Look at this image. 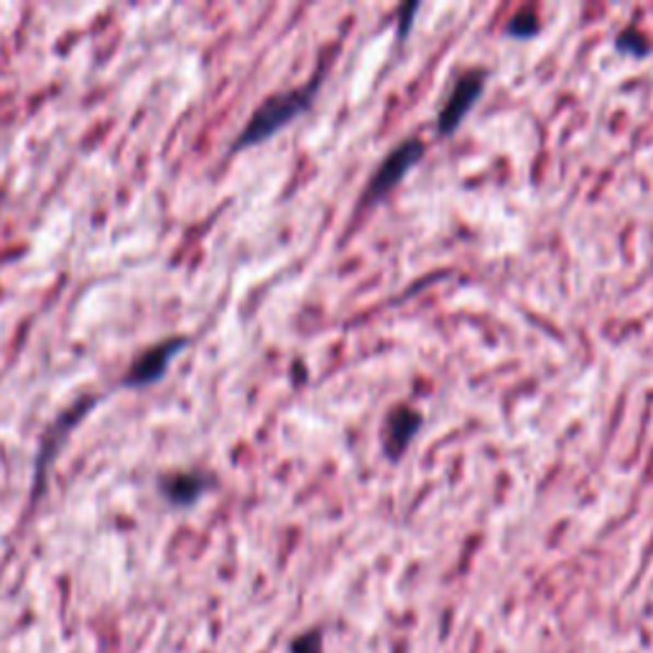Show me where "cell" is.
<instances>
[{
	"label": "cell",
	"instance_id": "cell-11",
	"mask_svg": "<svg viewBox=\"0 0 653 653\" xmlns=\"http://www.w3.org/2000/svg\"><path fill=\"white\" fill-rule=\"evenodd\" d=\"M419 11V3H406V5H401L398 8V15H401V31H398V36L401 38H406L409 36V28H411V23H413V13Z\"/></svg>",
	"mask_w": 653,
	"mask_h": 653
},
{
	"label": "cell",
	"instance_id": "cell-8",
	"mask_svg": "<svg viewBox=\"0 0 653 653\" xmlns=\"http://www.w3.org/2000/svg\"><path fill=\"white\" fill-rule=\"evenodd\" d=\"M616 46H618V51L631 54V57H639V59L646 57V54H651L649 38L643 36L635 26H628L626 31H620L618 38H616Z\"/></svg>",
	"mask_w": 653,
	"mask_h": 653
},
{
	"label": "cell",
	"instance_id": "cell-3",
	"mask_svg": "<svg viewBox=\"0 0 653 653\" xmlns=\"http://www.w3.org/2000/svg\"><path fill=\"white\" fill-rule=\"evenodd\" d=\"M427 143L419 141V138H406L404 143H398L394 151L388 153L386 159L381 161V166L375 168L371 182H368L363 205H378L388 191H394L406 174L411 172L413 166L424 159Z\"/></svg>",
	"mask_w": 653,
	"mask_h": 653
},
{
	"label": "cell",
	"instance_id": "cell-1",
	"mask_svg": "<svg viewBox=\"0 0 653 653\" xmlns=\"http://www.w3.org/2000/svg\"><path fill=\"white\" fill-rule=\"evenodd\" d=\"M325 74H327V61L319 67V72L314 74L312 80L304 84V88L276 92V95L266 97L264 103L253 110V115L243 126L241 133L233 138V143H230V153H241V151L253 149V145L266 143L268 138H273L279 130L287 128L291 120H296L299 115H304L306 110H310V107L314 105V95H317L322 88V80H325Z\"/></svg>",
	"mask_w": 653,
	"mask_h": 653
},
{
	"label": "cell",
	"instance_id": "cell-6",
	"mask_svg": "<svg viewBox=\"0 0 653 653\" xmlns=\"http://www.w3.org/2000/svg\"><path fill=\"white\" fill-rule=\"evenodd\" d=\"M156 488L159 493L166 498V503L174 505V509H191V505L202 501L207 490L212 488V478L199 470L166 473L156 480Z\"/></svg>",
	"mask_w": 653,
	"mask_h": 653
},
{
	"label": "cell",
	"instance_id": "cell-2",
	"mask_svg": "<svg viewBox=\"0 0 653 653\" xmlns=\"http://www.w3.org/2000/svg\"><path fill=\"white\" fill-rule=\"evenodd\" d=\"M100 398H103L100 394L82 396L80 401H74L69 409H61L59 417L46 427L42 442H38L34 473H31V503H36L38 495H44L46 482H49V473L54 467V459L59 455V450L65 447V442L72 436L74 429L90 417L92 409L100 404Z\"/></svg>",
	"mask_w": 653,
	"mask_h": 653
},
{
	"label": "cell",
	"instance_id": "cell-4",
	"mask_svg": "<svg viewBox=\"0 0 653 653\" xmlns=\"http://www.w3.org/2000/svg\"><path fill=\"white\" fill-rule=\"evenodd\" d=\"M189 337L184 335H174L166 337L151 348H145L143 352H138L133 358V363L128 365L126 375H123L118 386L120 388H149L153 383H159L164 375L168 373V365L174 363L176 358L187 350Z\"/></svg>",
	"mask_w": 653,
	"mask_h": 653
},
{
	"label": "cell",
	"instance_id": "cell-5",
	"mask_svg": "<svg viewBox=\"0 0 653 653\" xmlns=\"http://www.w3.org/2000/svg\"><path fill=\"white\" fill-rule=\"evenodd\" d=\"M486 82H488V69H467V72L457 77L455 88H452L447 103H444V107L440 110V118H436V133L450 138L459 126H463L467 113L473 110L482 92H486Z\"/></svg>",
	"mask_w": 653,
	"mask_h": 653
},
{
	"label": "cell",
	"instance_id": "cell-10",
	"mask_svg": "<svg viewBox=\"0 0 653 653\" xmlns=\"http://www.w3.org/2000/svg\"><path fill=\"white\" fill-rule=\"evenodd\" d=\"M289 653H322V631H310L291 641Z\"/></svg>",
	"mask_w": 653,
	"mask_h": 653
},
{
	"label": "cell",
	"instance_id": "cell-7",
	"mask_svg": "<svg viewBox=\"0 0 653 653\" xmlns=\"http://www.w3.org/2000/svg\"><path fill=\"white\" fill-rule=\"evenodd\" d=\"M421 413L409 409V406H396L394 411H390V417L386 421V429H383V452H386L388 459H398L404 457L406 447H409L413 436L419 434V427H421Z\"/></svg>",
	"mask_w": 653,
	"mask_h": 653
},
{
	"label": "cell",
	"instance_id": "cell-9",
	"mask_svg": "<svg viewBox=\"0 0 653 653\" xmlns=\"http://www.w3.org/2000/svg\"><path fill=\"white\" fill-rule=\"evenodd\" d=\"M539 31H541V21L536 19V13L524 11L513 15L509 21V28H505V34L513 38H534Z\"/></svg>",
	"mask_w": 653,
	"mask_h": 653
}]
</instances>
